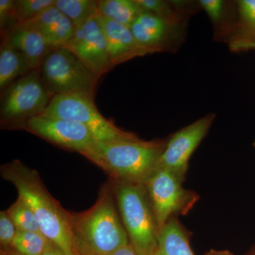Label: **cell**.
Returning a JSON list of instances; mask_svg holds the SVG:
<instances>
[{"label":"cell","mask_w":255,"mask_h":255,"mask_svg":"<svg viewBox=\"0 0 255 255\" xmlns=\"http://www.w3.org/2000/svg\"><path fill=\"white\" fill-rule=\"evenodd\" d=\"M198 3L211 21L214 41L228 44L237 21L236 1L199 0Z\"/></svg>","instance_id":"obj_16"},{"label":"cell","mask_w":255,"mask_h":255,"mask_svg":"<svg viewBox=\"0 0 255 255\" xmlns=\"http://www.w3.org/2000/svg\"><path fill=\"white\" fill-rule=\"evenodd\" d=\"M166 142L140 138L96 141L80 154L114 180L145 186L157 168Z\"/></svg>","instance_id":"obj_2"},{"label":"cell","mask_w":255,"mask_h":255,"mask_svg":"<svg viewBox=\"0 0 255 255\" xmlns=\"http://www.w3.org/2000/svg\"><path fill=\"white\" fill-rule=\"evenodd\" d=\"M112 186L130 244L140 255H155L159 230L145 186L114 179Z\"/></svg>","instance_id":"obj_4"},{"label":"cell","mask_w":255,"mask_h":255,"mask_svg":"<svg viewBox=\"0 0 255 255\" xmlns=\"http://www.w3.org/2000/svg\"><path fill=\"white\" fill-rule=\"evenodd\" d=\"M55 0H16V14L20 23L27 22L55 4Z\"/></svg>","instance_id":"obj_25"},{"label":"cell","mask_w":255,"mask_h":255,"mask_svg":"<svg viewBox=\"0 0 255 255\" xmlns=\"http://www.w3.org/2000/svg\"><path fill=\"white\" fill-rule=\"evenodd\" d=\"M42 82L39 70H31L4 90L1 97V123L16 127L44 113L51 101Z\"/></svg>","instance_id":"obj_7"},{"label":"cell","mask_w":255,"mask_h":255,"mask_svg":"<svg viewBox=\"0 0 255 255\" xmlns=\"http://www.w3.org/2000/svg\"><path fill=\"white\" fill-rule=\"evenodd\" d=\"M99 14L130 28L144 10L137 0L97 1Z\"/></svg>","instance_id":"obj_21"},{"label":"cell","mask_w":255,"mask_h":255,"mask_svg":"<svg viewBox=\"0 0 255 255\" xmlns=\"http://www.w3.org/2000/svg\"><path fill=\"white\" fill-rule=\"evenodd\" d=\"M63 47L73 52L98 79L114 67L97 16L75 28L73 36Z\"/></svg>","instance_id":"obj_11"},{"label":"cell","mask_w":255,"mask_h":255,"mask_svg":"<svg viewBox=\"0 0 255 255\" xmlns=\"http://www.w3.org/2000/svg\"><path fill=\"white\" fill-rule=\"evenodd\" d=\"M41 255H65L63 251L58 246L50 242L47 246L46 249Z\"/></svg>","instance_id":"obj_29"},{"label":"cell","mask_w":255,"mask_h":255,"mask_svg":"<svg viewBox=\"0 0 255 255\" xmlns=\"http://www.w3.org/2000/svg\"><path fill=\"white\" fill-rule=\"evenodd\" d=\"M17 229L14 223L10 219L6 211L0 212V243L1 246L6 248L11 246Z\"/></svg>","instance_id":"obj_27"},{"label":"cell","mask_w":255,"mask_h":255,"mask_svg":"<svg viewBox=\"0 0 255 255\" xmlns=\"http://www.w3.org/2000/svg\"><path fill=\"white\" fill-rule=\"evenodd\" d=\"M187 24L169 22L144 11L130 28L137 43L149 54L159 52L175 53L186 38Z\"/></svg>","instance_id":"obj_12"},{"label":"cell","mask_w":255,"mask_h":255,"mask_svg":"<svg viewBox=\"0 0 255 255\" xmlns=\"http://www.w3.org/2000/svg\"><path fill=\"white\" fill-rule=\"evenodd\" d=\"M41 115L82 124L90 130L97 141L138 138L135 134L122 130L103 117L96 107L93 95L70 94L54 96Z\"/></svg>","instance_id":"obj_6"},{"label":"cell","mask_w":255,"mask_h":255,"mask_svg":"<svg viewBox=\"0 0 255 255\" xmlns=\"http://www.w3.org/2000/svg\"><path fill=\"white\" fill-rule=\"evenodd\" d=\"M184 180L171 171L156 169L145 187L159 230L176 214H186L198 199L182 187Z\"/></svg>","instance_id":"obj_8"},{"label":"cell","mask_w":255,"mask_h":255,"mask_svg":"<svg viewBox=\"0 0 255 255\" xmlns=\"http://www.w3.org/2000/svg\"><path fill=\"white\" fill-rule=\"evenodd\" d=\"M206 255H233L231 253L228 251H211Z\"/></svg>","instance_id":"obj_30"},{"label":"cell","mask_w":255,"mask_h":255,"mask_svg":"<svg viewBox=\"0 0 255 255\" xmlns=\"http://www.w3.org/2000/svg\"><path fill=\"white\" fill-rule=\"evenodd\" d=\"M97 18L105 34L113 66L149 54L137 43L130 28L99 14Z\"/></svg>","instance_id":"obj_13"},{"label":"cell","mask_w":255,"mask_h":255,"mask_svg":"<svg viewBox=\"0 0 255 255\" xmlns=\"http://www.w3.org/2000/svg\"><path fill=\"white\" fill-rule=\"evenodd\" d=\"M19 21L14 0H0V28L3 41L12 33Z\"/></svg>","instance_id":"obj_26"},{"label":"cell","mask_w":255,"mask_h":255,"mask_svg":"<svg viewBox=\"0 0 255 255\" xmlns=\"http://www.w3.org/2000/svg\"><path fill=\"white\" fill-rule=\"evenodd\" d=\"M3 179L16 188L18 197L33 211L40 231L65 255H80L71 222V214L50 195L39 174L22 162L14 160L1 167Z\"/></svg>","instance_id":"obj_1"},{"label":"cell","mask_w":255,"mask_h":255,"mask_svg":"<svg viewBox=\"0 0 255 255\" xmlns=\"http://www.w3.org/2000/svg\"><path fill=\"white\" fill-rule=\"evenodd\" d=\"M27 23L41 33L52 48H58L66 44L73 36L75 31L73 22L55 4Z\"/></svg>","instance_id":"obj_15"},{"label":"cell","mask_w":255,"mask_h":255,"mask_svg":"<svg viewBox=\"0 0 255 255\" xmlns=\"http://www.w3.org/2000/svg\"><path fill=\"white\" fill-rule=\"evenodd\" d=\"M110 255H140L134 250L131 245L122 247Z\"/></svg>","instance_id":"obj_28"},{"label":"cell","mask_w":255,"mask_h":255,"mask_svg":"<svg viewBox=\"0 0 255 255\" xmlns=\"http://www.w3.org/2000/svg\"><path fill=\"white\" fill-rule=\"evenodd\" d=\"M6 212L17 231L41 232L36 216L31 208L21 198L18 197L17 200L6 210Z\"/></svg>","instance_id":"obj_24"},{"label":"cell","mask_w":255,"mask_h":255,"mask_svg":"<svg viewBox=\"0 0 255 255\" xmlns=\"http://www.w3.org/2000/svg\"><path fill=\"white\" fill-rule=\"evenodd\" d=\"M237 21L228 43L232 53L255 50V0H238Z\"/></svg>","instance_id":"obj_17"},{"label":"cell","mask_w":255,"mask_h":255,"mask_svg":"<svg viewBox=\"0 0 255 255\" xmlns=\"http://www.w3.org/2000/svg\"><path fill=\"white\" fill-rule=\"evenodd\" d=\"M215 119L216 114H206L172 134L166 142L157 169H167L184 180L189 159L207 135Z\"/></svg>","instance_id":"obj_9"},{"label":"cell","mask_w":255,"mask_h":255,"mask_svg":"<svg viewBox=\"0 0 255 255\" xmlns=\"http://www.w3.org/2000/svg\"><path fill=\"white\" fill-rule=\"evenodd\" d=\"M253 147H254L255 149V140L254 142H253Z\"/></svg>","instance_id":"obj_33"},{"label":"cell","mask_w":255,"mask_h":255,"mask_svg":"<svg viewBox=\"0 0 255 255\" xmlns=\"http://www.w3.org/2000/svg\"><path fill=\"white\" fill-rule=\"evenodd\" d=\"M155 255H195L187 233L174 218L159 230Z\"/></svg>","instance_id":"obj_19"},{"label":"cell","mask_w":255,"mask_h":255,"mask_svg":"<svg viewBox=\"0 0 255 255\" xmlns=\"http://www.w3.org/2000/svg\"><path fill=\"white\" fill-rule=\"evenodd\" d=\"M144 11L169 22L187 24L191 15L201 9L197 1L137 0Z\"/></svg>","instance_id":"obj_18"},{"label":"cell","mask_w":255,"mask_h":255,"mask_svg":"<svg viewBox=\"0 0 255 255\" xmlns=\"http://www.w3.org/2000/svg\"><path fill=\"white\" fill-rule=\"evenodd\" d=\"M43 85L52 97L70 94L93 95L98 78L73 52L52 48L39 68Z\"/></svg>","instance_id":"obj_5"},{"label":"cell","mask_w":255,"mask_h":255,"mask_svg":"<svg viewBox=\"0 0 255 255\" xmlns=\"http://www.w3.org/2000/svg\"><path fill=\"white\" fill-rule=\"evenodd\" d=\"M112 183L106 184L90 209L71 214V222L79 253L110 255L130 244L114 201Z\"/></svg>","instance_id":"obj_3"},{"label":"cell","mask_w":255,"mask_h":255,"mask_svg":"<svg viewBox=\"0 0 255 255\" xmlns=\"http://www.w3.org/2000/svg\"><path fill=\"white\" fill-rule=\"evenodd\" d=\"M4 41L9 42L24 56L32 70H39L43 60L53 48L41 33L27 22L18 24Z\"/></svg>","instance_id":"obj_14"},{"label":"cell","mask_w":255,"mask_h":255,"mask_svg":"<svg viewBox=\"0 0 255 255\" xmlns=\"http://www.w3.org/2000/svg\"><path fill=\"white\" fill-rule=\"evenodd\" d=\"M50 242L41 232L17 231L11 247L21 255H41Z\"/></svg>","instance_id":"obj_23"},{"label":"cell","mask_w":255,"mask_h":255,"mask_svg":"<svg viewBox=\"0 0 255 255\" xmlns=\"http://www.w3.org/2000/svg\"><path fill=\"white\" fill-rule=\"evenodd\" d=\"M19 128L52 143L81 153L97 140L85 126L72 121L38 116L28 119Z\"/></svg>","instance_id":"obj_10"},{"label":"cell","mask_w":255,"mask_h":255,"mask_svg":"<svg viewBox=\"0 0 255 255\" xmlns=\"http://www.w3.org/2000/svg\"><path fill=\"white\" fill-rule=\"evenodd\" d=\"M80 255H92L87 254V253H82V254H80Z\"/></svg>","instance_id":"obj_32"},{"label":"cell","mask_w":255,"mask_h":255,"mask_svg":"<svg viewBox=\"0 0 255 255\" xmlns=\"http://www.w3.org/2000/svg\"><path fill=\"white\" fill-rule=\"evenodd\" d=\"M24 56L9 42L1 43L0 49V89L4 90L18 78L31 71Z\"/></svg>","instance_id":"obj_20"},{"label":"cell","mask_w":255,"mask_h":255,"mask_svg":"<svg viewBox=\"0 0 255 255\" xmlns=\"http://www.w3.org/2000/svg\"><path fill=\"white\" fill-rule=\"evenodd\" d=\"M55 6L75 28L99 14L97 1L93 0H55Z\"/></svg>","instance_id":"obj_22"},{"label":"cell","mask_w":255,"mask_h":255,"mask_svg":"<svg viewBox=\"0 0 255 255\" xmlns=\"http://www.w3.org/2000/svg\"><path fill=\"white\" fill-rule=\"evenodd\" d=\"M8 255H21V254H19V253H17V252H13V253H10V254Z\"/></svg>","instance_id":"obj_31"}]
</instances>
